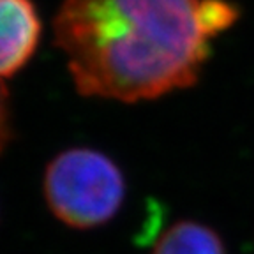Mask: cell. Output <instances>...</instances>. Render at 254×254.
Listing matches in <instances>:
<instances>
[{
  "mask_svg": "<svg viewBox=\"0 0 254 254\" xmlns=\"http://www.w3.org/2000/svg\"><path fill=\"white\" fill-rule=\"evenodd\" d=\"M199 0H62L55 41L79 94L134 103L190 87L208 57Z\"/></svg>",
  "mask_w": 254,
  "mask_h": 254,
  "instance_id": "1",
  "label": "cell"
},
{
  "mask_svg": "<svg viewBox=\"0 0 254 254\" xmlns=\"http://www.w3.org/2000/svg\"><path fill=\"white\" fill-rule=\"evenodd\" d=\"M41 21L32 0H0V78L18 72L34 55Z\"/></svg>",
  "mask_w": 254,
  "mask_h": 254,
  "instance_id": "3",
  "label": "cell"
},
{
  "mask_svg": "<svg viewBox=\"0 0 254 254\" xmlns=\"http://www.w3.org/2000/svg\"><path fill=\"white\" fill-rule=\"evenodd\" d=\"M199 23L208 39L237 21L238 9L226 0H199Z\"/></svg>",
  "mask_w": 254,
  "mask_h": 254,
  "instance_id": "5",
  "label": "cell"
},
{
  "mask_svg": "<svg viewBox=\"0 0 254 254\" xmlns=\"http://www.w3.org/2000/svg\"><path fill=\"white\" fill-rule=\"evenodd\" d=\"M152 254H226L214 230L194 221L177 222L155 244Z\"/></svg>",
  "mask_w": 254,
  "mask_h": 254,
  "instance_id": "4",
  "label": "cell"
},
{
  "mask_svg": "<svg viewBox=\"0 0 254 254\" xmlns=\"http://www.w3.org/2000/svg\"><path fill=\"white\" fill-rule=\"evenodd\" d=\"M9 139V108L5 88L0 85V152Z\"/></svg>",
  "mask_w": 254,
  "mask_h": 254,
  "instance_id": "6",
  "label": "cell"
},
{
  "mask_svg": "<svg viewBox=\"0 0 254 254\" xmlns=\"http://www.w3.org/2000/svg\"><path fill=\"white\" fill-rule=\"evenodd\" d=\"M126 180L108 155L92 148H71L48 164L44 198L57 219L87 230L106 224L119 212Z\"/></svg>",
  "mask_w": 254,
  "mask_h": 254,
  "instance_id": "2",
  "label": "cell"
}]
</instances>
